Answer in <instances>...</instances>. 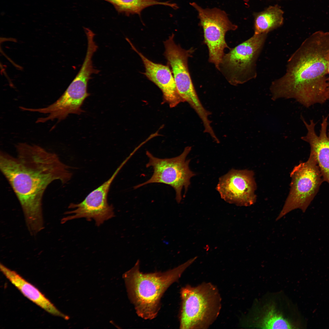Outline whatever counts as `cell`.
<instances>
[{
    "label": "cell",
    "mask_w": 329,
    "mask_h": 329,
    "mask_svg": "<svg viewBox=\"0 0 329 329\" xmlns=\"http://www.w3.org/2000/svg\"><path fill=\"white\" fill-rule=\"evenodd\" d=\"M16 148L15 156L0 151V169L19 201L30 234L35 235L44 228L42 201L47 188L55 181L67 183L72 173L56 154L40 146L20 143Z\"/></svg>",
    "instance_id": "obj_1"
},
{
    "label": "cell",
    "mask_w": 329,
    "mask_h": 329,
    "mask_svg": "<svg viewBox=\"0 0 329 329\" xmlns=\"http://www.w3.org/2000/svg\"><path fill=\"white\" fill-rule=\"evenodd\" d=\"M329 32H315L288 60L286 72L270 87L273 100L293 99L308 108L329 99L327 62Z\"/></svg>",
    "instance_id": "obj_2"
},
{
    "label": "cell",
    "mask_w": 329,
    "mask_h": 329,
    "mask_svg": "<svg viewBox=\"0 0 329 329\" xmlns=\"http://www.w3.org/2000/svg\"><path fill=\"white\" fill-rule=\"evenodd\" d=\"M191 259L164 272L143 273L140 270L139 261L124 275L128 295L138 315L151 320L158 314L163 294L177 281L185 270L195 260Z\"/></svg>",
    "instance_id": "obj_3"
},
{
    "label": "cell",
    "mask_w": 329,
    "mask_h": 329,
    "mask_svg": "<svg viewBox=\"0 0 329 329\" xmlns=\"http://www.w3.org/2000/svg\"><path fill=\"white\" fill-rule=\"evenodd\" d=\"M180 292V328H208L217 319L221 308V299L217 287L205 282L195 287L186 285Z\"/></svg>",
    "instance_id": "obj_4"
},
{
    "label": "cell",
    "mask_w": 329,
    "mask_h": 329,
    "mask_svg": "<svg viewBox=\"0 0 329 329\" xmlns=\"http://www.w3.org/2000/svg\"><path fill=\"white\" fill-rule=\"evenodd\" d=\"M290 175V192L276 221L295 209L305 212L323 182L315 156L311 151L308 160L295 166Z\"/></svg>",
    "instance_id": "obj_5"
},
{
    "label": "cell",
    "mask_w": 329,
    "mask_h": 329,
    "mask_svg": "<svg viewBox=\"0 0 329 329\" xmlns=\"http://www.w3.org/2000/svg\"><path fill=\"white\" fill-rule=\"evenodd\" d=\"M267 34H254L250 38L225 54L219 71L229 83L237 85L256 77V62Z\"/></svg>",
    "instance_id": "obj_6"
},
{
    "label": "cell",
    "mask_w": 329,
    "mask_h": 329,
    "mask_svg": "<svg viewBox=\"0 0 329 329\" xmlns=\"http://www.w3.org/2000/svg\"><path fill=\"white\" fill-rule=\"evenodd\" d=\"M191 149V147H187L179 156L165 158L156 157L147 151L146 155L149 160L146 167H151L153 169V173L148 180L135 186L134 189L150 183L166 184L174 189L176 200L178 203L180 202L182 198V189L184 188L185 195L190 185V179L195 175L189 168L190 160L186 159Z\"/></svg>",
    "instance_id": "obj_7"
},
{
    "label": "cell",
    "mask_w": 329,
    "mask_h": 329,
    "mask_svg": "<svg viewBox=\"0 0 329 329\" xmlns=\"http://www.w3.org/2000/svg\"><path fill=\"white\" fill-rule=\"evenodd\" d=\"M190 4L198 12L200 24L203 31L204 42L208 49L209 61L219 70L224 50L229 48L225 41L226 33L238 27L223 10L217 8L204 9L194 2Z\"/></svg>",
    "instance_id": "obj_8"
},
{
    "label": "cell",
    "mask_w": 329,
    "mask_h": 329,
    "mask_svg": "<svg viewBox=\"0 0 329 329\" xmlns=\"http://www.w3.org/2000/svg\"><path fill=\"white\" fill-rule=\"evenodd\" d=\"M87 69H80L69 87L56 101L48 106L39 108H27L26 110L46 114L38 119L37 123H44L57 119L60 121L70 114L80 115L83 111L81 108L85 99L90 95L87 89L91 78Z\"/></svg>",
    "instance_id": "obj_9"
},
{
    "label": "cell",
    "mask_w": 329,
    "mask_h": 329,
    "mask_svg": "<svg viewBox=\"0 0 329 329\" xmlns=\"http://www.w3.org/2000/svg\"><path fill=\"white\" fill-rule=\"evenodd\" d=\"M172 34L164 42V55L171 68L179 94L197 113L203 111L204 107L200 100L193 83L188 67V59L194 50L182 48L175 42Z\"/></svg>",
    "instance_id": "obj_10"
},
{
    "label": "cell",
    "mask_w": 329,
    "mask_h": 329,
    "mask_svg": "<svg viewBox=\"0 0 329 329\" xmlns=\"http://www.w3.org/2000/svg\"><path fill=\"white\" fill-rule=\"evenodd\" d=\"M126 163L124 161L108 180L90 193L82 202L77 204L71 203L69 208L74 209L65 213L71 215L62 219L61 223L85 218L87 220L94 219L96 224L100 226L114 217L113 207L108 202V194L112 182Z\"/></svg>",
    "instance_id": "obj_11"
},
{
    "label": "cell",
    "mask_w": 329,
    "mask_h": 329,
    "mask_svg": "<svg viewBox=\"0 0 329 329\" xmlns=\"http://www.w3.org/2000/svg\"><path fill=\"white\" fill-rule=\"evenodd\" d=\"M256 188L253 171L234 169L219 178L216 187L224 200L241 206H250L256 202Z\"/></svg>",
    "instance_id": "obj_12"
},
{
    "label": "cell",
    "mask_w": 329,
    "mask_h": 329,
    "mask_svg": "<svg viewBox=\"0 0 329 329\" xmlns=\"http://www.w3.org/2000/svg\"><path fill=\"white\" fill-rule=\"evenodd\" d=\"M126 40L140 56L145 68L144 74L161 91L164 100L171 108L184 101L178 92L172 72L168 66L155 63L140 52L128 38Z\"/></svg>",
    "instance_id": "obj_13"
},
{
    "label": "cell",
    "mask_w": 329,
    "mask_h": 329,
    "mask_svg": "<svg viewBox=\"0 0 329 329\" xmlns=\"http://www.w3.org/2000/svg\"><path fill=\"white\" fill-rule=\"evenodd\" d=\"M328 116L323 117L319 135L316 132V123L313 120H310L308 123L302 116L301 118L307 131L306 135L302 136L301 139L309 144L310 151L315 156L323 181L329 184V129L327 131Z\"/></svg>",
    "instance_id": "obj_14"
},
{
    "label": "cell",
    "mask_w": 329,
    "mask_h": 329,
    "mask_svg": "<svg viewBox=\"0 0 329 329\" xmlns=\"http://www.w3.org/2000/svg\"><path fill=\"white\" fill-rule=\"evenodd\" d=\"M265 302L255 309L247 319L248 326L262 329L297 328L275 301L270 299Z\"/></svg>",
    "instance_id": "obj_15"
},
{
    "label": "cell",
    "mask_w": 329,
    "mask_h": 329,
    "mask_svg": "<svg viewBox=\"0 0 329 329\" xmlns=\"http://www.w3.org/2000/svg\"><path fill=\"white\" fill-rule=\"evenodd\" d=\"M1 271L5 277L25 297L48 313L67 319L36 287L23 278L15 271L0 263Z\"/></svg>",
    "instance_id": "obj_16"
},
{
    "label": "cell",
    "mask_w": 329,
    "mask_h": 329,
    "mask_svg": "<svg viewBox=\"0 0 329 329\" xmlns=\"http://www.w3.org/2000/svg\"><path fill=\"white\" fill-rule=\"evenodd\" d=\"M284 12L278 5L270 6L254 14V34L267 33L283 23Z\"/></svg>",
    "instance_id": "obj_17"
},
{
    "label": "cell",
    "mask_w": 329,
    "mask_h": 329,
    "mask_svg": "<svg viewBox=\"0 0 329 329\" xmlns=\"http://www.w3.org/2000/svg\"><path fill=\"white\" fill-rule=\"evenodd\" d=\"M112 4L120 13L127 16L134 14L140 15L141 11L150 6L161 5L169 6L174 9L178 8L175 3L168 2H161L157 0H103Z\"/></svg>",
    "instance_id": "obj_18"
},
{
    "label": "cell",
    "mask_w": 329,
    "mask_h": 329,
    "mask_svg": "<svg viewBox=\"0 0 329 329\" xmlns=\"http://www.w3.org/2000/svg\"><path fill=\"white\" fill-rule=\"evenodd\" d=\"M327 71H328V88L329 90V53L328 56V62H327Z\"/></svg>",
    "instance_id": "obj_19"
}]
</instances>
